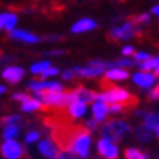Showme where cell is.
<instances>
[{"instance_id":"7","label":"cell","mask_w":159,"mask_h":159,"mask_svg":"<svg viewBox=\"0 0 159 159\" xmlns=\"http://www.w3.org/2000/svg\"><path fill=\"white\" fill-rule=\"evenodd\" d=\"M95 146H97L98 155L105 159H117L118 155H120V149H118L117 142H114V140H111V139H107V137L98 139Z\"/></svg>"},{"instance_id":"28","label":"cell","mask_w":159,"mask_h":159,"mask_svg":"<svg viewBox=\"0 0 159 159\" xmlns=\"http://www.w3.org/2000/svg\"><path fill=\"white\" fill-rule=\"evenodd\" d=\"M45 92H54V93L64 92V86H63V83L58 82V80H47Z\"/></svg>"},{"instance_id":"30","label":"cell","mask_w":159,"mask_h":159,"mask_svg":"<svg viewBox=\"0 0 159 159\" xmlns=\"http://www.w3.org/2000/svg\"><path fill=\"white\" fill-rule=\"evenodd\" d=\"M133 58H134L136 63H142V61H146V60L152 58V54L148 53V51H136Z\"/></svg>"},{"instance_id":"17","label":"cell","mask_w":159,"mask_h":159,"mask_svg":"<svg viewBox=\"0 0 159 159\" xmlns=\"http://www.w3.org/2000/svg\"><path fill=\"white\" fill-rule=\"evenodd\" d=\"M70 93V98H72V102L73 101H83V102H88V104H92L95 101V92L91 91V89H86L83 86H79L76 89H73Z\"/></svg>"},{"instance_id":"38","label":"cell","mask_w":159,"mask_h":159,"mask_svg":"<svg viewBox=\"0 0 159 159\" xmlns=\"http://www.w3.org/2000/svg\"><path fill=\"white\" fill-rule=\"evenodd\" d=\"M54 159H76V158H75L69 150H60V153H58Z\"/></svg>"},{"instance_id":"46","label":"cell","mask_w":159,"mask_h":159,"mask_svg":"<svg viewBox=\"0 0 159 159\" xmlns=\"http://www.w3.org/2000/svg\"><path fill=\"white\" fill-rule=\"evenodd\" d=\"M156 63H158V66H159V56L156 57Z\"/></svg>"},{"instance_id":"1","label":"cell","mask_w":159,"mask_h":159,"mask_svg":"<svg viewBox=\"0 0 159 159\" xmlns=\"http://www.w3.org/2000/svg\"><path fill=\"white\" fill-rule=\"evenodd\" d=\"M92 149V134L86 129L75 131L66 142V150L76 159H88Z\"/></svg>"},{"instance_id":"16","label":"cell","mask_w":159,"mask_h":159,"mask_svg":"<svg viewBox=\"0 0 159 159\" xmlns=\"http://www.w3.org/2000/svg\"><path fill=\"white\" fill-rule=\"evenodd\" d=\"M88 110H89V104L83 101H73L67 107V114L73 120H80L86 116Z\"/></svg>"},{"instance_id":"6","label":"cell","mask_w":159,"mask_h":159,"mask_svg":"<svg viewBox=\"0 0 159 159\" xmlns=\"http://www.w3.org/2000/svg\"><path fill=\"white\" fill-rule=\"evenodd\" d=\"M0 153L5 159H22L24 146L18 139L3 140V143L0 146Z\"/></svg>"},{"instance_id":"13","label":"cell","mask_w":159,"mask_h":159,"mask_svg":"<svg viewBox=\"0 0 159 159\" xmlns=\"http://www.w3.org/2000/svg\"><path fill=\"white\" fill-rule=\"evenodd\" d=\"M97 28H98V22L95 19H92V18H80L70 26V32L75 35H80L91 32V31Z\"/></svg>"},{"instance_id":"48","label":"cell","mask_w":159,"mask_h":159,"mask_svg":"<svg viewBox=\"0 0 159 159\" xmlns=\"http://www.w3.org/2000/svg\"><path fill=\"white\" fill-rule=\"evenodd\" d=\"M158 89H159V86H158Z\"/></svg>"},{"instance_id":"21","label":"cell","mask_w":159,"mask_h":159,"mask_svg":"<svg viewBox=\"0 0 159 159\" xmlns=\"http://www.w3.org/2000/svg\"><path fill=\"white\" fill-rule=\"evenodd\" d=\"M133 133H134V137L137 142H140V143H149L150 140L153 139V131L148 130L145 125L142 124L139 125V127H136L134 130H133Z\"/></svg>"},{"instance_id":"27","label":"cell","mask_w":159,"mask_h":159,"mask_svg":"<svg viewBox=\"0 0 159 159\" xmlns=\"http://www.w3.org/2000/svg\"><path fill=\"white\" fill-rule=\"evenodd\" d=\"M24 140L26 145H34V143H38L39 140H41V134H39L38 130H29V131H26Z\"/></svg>"},{"instance_id":"23","label":"cell","mask_w":159,"mask_h":159,"mask_svg":"<svg viewBox=\"0 0 159 159\" xmlns=\"http://www.w3.org/2000/svg\"><path fill=\"white\" fill-rule=\"evenodd\" d=\"M2 134H3V139H5V140L18 139V137H19V134H20L19 124H5Z\"/></svg>"},{"instance_id":"45","label":"cell","mask_w":159,"mask_h":159,"mask_svg":"<svg viewBox=\"0 0 159 159\" xmlns=\"http://www.w3.org/2000/svg\"><path fill=\"white\" fill-rule=\"evenodd\" d=\"M155 136H156V137H158V139H159V129H158V130H156V133H155Z\"/></svg>"},{"instance_id":"35","label":"cell","mask_w":159,"mask_h":159,"mask_svg":"<svg viewBox=\"0 0 159 159\" xmlns=\"http://www.w3.org/2000/svg\"><path fill=\"white\" fill-rule=\"evenodd\" d=\"M150 16H152V13H140L136 16L134 22L136 24H149L150 22Z\"/></svg>"},{"instance_id":"37","label":"cell","mask_w":159,"mask_h":159,"mask_svg":"<svg viewBox=\"0 0 159 159\" xmlns=\"http://www.w3.org/2000/svg\"><path fill=\"white\" fill-rule=\"evenodd\" d=\"M28 93H24V92H15L13 95H12V99L13 101H18L20 104V102H24L25 99H28Z\"/></svg>"},{"instance_id":"32","label":"cell","mask_w":159,"mask_h":159,"mask_svg":"<svg viewBox=\"0 0 159 159\" xmlns=\"http://www.w3.org/2000/svg\"><path fill=\"white\" fill-rule=\"evenodd\" d=\"M20 121V116L18 114H10V116L3 117V124H18Z\"/></svg>"},{"instance_id":"43","label":"cell","mask_w":159,"mask_h":159,"mask_svg":"<svg viewBox=\"0 0 159 159\" xmlns=\"http://www.w3.org/2000/svg\"><path fill=\"white\" fill-rule=\"evenodd\" d=\"M6 92H7V86H6V85H0V93L5 95Z\"/></svg>"},{"instance_id":"3","label":"cell","mask_w":159,"mask_h":159,"mask_svg":"<svg viewBox=\"0 0 159 159\" xmlns=\"http://www.w3.org/2000/svg\"><path fill=\"white\" fill-rule=\"evenodd\" d=\"M34 97L39 98L43 101L44 107H48V108H67L69 104L72 102V98H70V93L69 92H58V93H54V92H38V93H34Z\"/></svg>"},{"instance_id":"25","label":"cell","mask_w":159,"mask_h":159,"mask_svg":"<svg viewBox=\"0 0 159 159\" xmlns=\"http://www.w3.org/2000/svg\"><path fill=\"white\" fill-rule=\"evenodd\" d=\"M124 158L125 159H149L148 153H143L142 150L136 149V148H127L124 150Z\"/></svg>"},{"instance_id":"2","label":"cell","mask_w":159,"mask_h":159,"mask_svg":"<svg viewBox=\"0 0 159 159\" xmlns=\"http://www.w3.org/2000/svg\"><path fill=\"white\" fill-rule=\"evenodd\" d=\"M101 137H107L114 142H120L121 139H124L125 136H129L131 133L130 124L124 120H111L107 121L102 124V127L99 129Z\"/></svg>"},{"instance_id":"18","label":"cell","mask_w":159,"mask_h":159,"mask_svg":"<svg viewBox=\"0 0 159 159\" xmlns=\"http://www.w3.org/2000/svg\"><path fill=\"white\" fill-rule=\"evenodd\" d=\"M104 77H105V80L108 82H124L127 80L129 77H130V73L127 69H121V67H112V69H108L105 70L104 73Z\"/></svg>"},{"instance_id":"4","label":"cell","mask_w":159,"mask_h":159,"mask_svg":"<svg viewBox=\"0 0 159 159\" xmlns=\"http://www.w3.org/2000/svg\"><path fill=\"white\" fill-rule=\"evenodd\" d=\"M95 99H99V101H105L108 104H114V102H121V104H125L131 99L130 92L124 89V88L120 86H114L110 88V89H105L104 92H98L95 95Z\"/></svg>"},{"instance_id":"33","label":"cell","mask_w":159,"mask_h":159,"mask_svg":"<svg viewBox=\"0 0 159 159\" xmlns=\"http://www.w3.org/2000/svg\"><path fill=\"white\" fill-rule=\"evenodd\" d=\"M98 123L97 120H93V118H89V120H86V123H85V125H83V129H86L88 131H97L98 130Z\"/></svg>"},{"instance_id":"14","label":"cell","mask_w":159,"mask_h":159,"mask_svg":"<svg viewBox=\"0 0 159 159\" xmlns=\"http://www.w3.org/2000/svg\"><path fill=\"white\" fill-rule=\"evenodd\" d=\"M73 72L75 75L79 77H86V79H95V77L104 76L105 70L101 67H97V66H92V64H86V66H75Z\"/></svg>"},{"instance_id":"44","label":"cell","mask_w":159,"mask_h":159,"mask_svg":"<svg viewBox=\"0 0 159 159\" xmlns=\"http://www.w3.org/2000/svg\"><path fill=\"white\" fill-rule=\"evenodd\" d=\"M155 73H156V75H158V77H159V66H158V67H156V70H155Z\"/></svg>"},{"instance_id":"9","label":"cell","mask_w":159,"mask_h":159,"mask_svg":"<svg viewBox=\"0 0 159 159\" xmlns=\"http://www.w3.org/2000/svg\"><path fill=\"white\" fill-rule=\"evenodd\" d=\"M110 104L105 101H99V99H95V101L91 104V116L93 120H97L99 124H104L107 123L108 117H110Z\"/></svg>"},{"instance_id":"42","label":"cell","mask_w":159,"mask_h":159,"mask_svg":"<svg viewBox=\"0 0 159 159\" xmlns=\"http://www.w3.org/2000/svg\"><path fill=\"white\" fill-rule=\"evenodd\" d=\"M44 39H45L47 43H56V41H60V37H58V35H56V37L51 35V37H45Z\"/></svg>"},{"instance_id":"11","label":"cell","mask_w":159,"mask_h":159,"mask_svg":"<svg viewBox=\"0 0 159 159\" xmlns=\"http://www.w3.org/2000/svg\"><path fill=\"white\" fill-rule=\"evenodd\" d=\"M24 77H25V69L20 67V66H16V64L6 66V67L2 70V79H3L5 82L10 83V85L19 83Z\"/></svg>"},{"instance_id":"8","label":"cell","mask_w":159,"mask_h":159,"mask_svg":"<svg viewBox=\"0 0 159 159\" xmlns=\"http://www.w3.org/2000/svg\"><path fill=\"white\" fill-rule=\"evenodd\" d=\"M131 80L137 88L140 89H148L150 91L152 88H155L156 82H158V75L153 72H143V70H137L131 75Z\"/></svg>"},{"instance_id":"47","label":"cell","mask_w":159,"mask_h":159,"mask_svg":"<svg viewBox=\"0 0 159 159\" xmlns=\"http://www.w3.org/2000/svg\"><path fill=\"white\" fill-rule=\"evenodd\" d=\"M95 159H105V158H102V156H99V158H95Z\"/></svg>"},{"instance_id":"40","label":"cell","mask_w":159,"mask_h":159,"mask_svg":"<svg viewBox=\"0 0 159 159\" xmlns=\"http://www.w3.org/2000/svg\"><path fill=\"white\" fill-rule=\"evenodd\" d=\"M64 54V50H50V51H45V56H63Z\"/></svg>"},{"instance_id":"41","label":"cell","mask_w":159,"mask_h":159,"mask_svg":"<svg viewBox=\"0 0 159 159\" xmlns=\"http://www.w3.org/2000/svg\"><path fill=\"white\" fill-rule=\"evenodd\" d=\"M150 13L153 15V16H156L159 19V3L158 5H155V6H152V9H150Z\"/></svg>"},{"instance_id":"36","label":"cell","mask_w":159,"mask_h":159,"mask_svg":"<svg viewBox=\"0 0 159 159\" xmlns=\"http://www.w3.org/2000/svg\"><path fill=\"white\" fill-rule=\"evenodd\" d=\"M60 76H61L63 80L70 82V80H73V77L76 76V75H75V72H73V69H66V70H63V72L60 73Z\"/></svg>"},{"instance_id":"5","label":"cell","mask_w":159,"mask_h":159,"mask_svg":"<svg viewBox=\"0 0 159 159\" xmlns=\"http://www.w3.org/2000/svg\"><path fill=\"white\" fill-rule=\"evenodd\" d=\"M136 25L137 24H136L134 20H125L124 24L110 29V37L117 39V41H129L137 32V26Z\"/></svg>"},{"instance_id":"26","label":"cell","mask_w":159,"mask_h":159,"mask_svg":"<svg viewBox=\"0 0 159 159\" xmlns=\"http://www.w3.org/2000/svg\"><path fill=\"white\" fill-rule=\"evenodd\" d=\"M158 67V63H156V57H152L146 61L137 63V69L139 70H143V72H155Z\"/></svg>"},{"instance_id":"19","label":"cell","mask_w":159,"mask_h":159,"mask_svg":"<svg viewBox=\"0 0 159 159\" xmlns=\"http://www.w3.org/2000/svg\"><path fill=\"white\" fill-rule=\"evenodd\" d=\"M43 107H44L43 101L37 97H29L28 99H25L24 102H20V111H22V112H26V114L35 112V111L41 110Z\"/></svg>"},{"instance_id":"10","label":"cell","mask_w":159,"mask_h":159,"mask_svg":"<svg viewBox=\"0 0 159 159\" xmlns=\"http://www.w3.org/2000/svg\"><path fill=\"white\" fill-rule=\"evenodd\" d=\"M37 150L39 152L41 156H44V158H47V159H54L60 153L58 145L51 137H45V139L39 140L38 143H37Z\"/></svg>"},{"instance_id":"22","label":"cell","mask_w":159,"mask_h":159,"mask_svg":"<svg viewBox=\"0 0 159 159\" xmlns=\"http://www.w3.org/2000/svg\"><path fill=\"white\" fill-rule=\"evenodd\" d=\"M48 67H51V61L50 60H38V61H34L29 67V72L34 76H41Z\"/></svg>"},{"instance_id":"39","label":"cell","mask_w":159,"mask_h":159,"mask_svg":"<svg viewBox=\"0 0 159 159\" xmlns=\"http://www.w3.org/2000/svg\"><path fill=\"white\" fill-rule=\"evenodd\" d=\"M148 95H149V98L152 99V101H156V99H159V89H158V86H156V88H152Z\"/></svg>"},{"instance_id":"24","label":"cell","mask_w":159,"mask_h":159,"mask_svg":"<svg viewBox=\"0 0 159 159\" xmlns=\"http://www.w3.org/2000/svg\"><path fill=\"white\" fill-rule=\"evenodd\" d=\"M45 86H47V80H44V79H41V80H29L28 85H26V88H28L29 92H32V93H38V92H44L45 91Z\"/></svg>"},{"instance_id":"31","label":"cell","mask_w":159,"mask_h":159,"mask_svg":"<svg viewBox=\"0 0 159 159\" xmlns=\"http://www.w3.org/2000/svg\"><path fill=\"white\" fill-rule=\"evenodd\" d=\"M123 111H124V104H121V102L110 104V112L112 114V116H120Z\"/></svg>"},{"instance_id":"15","label":"cell","mask_w":159,"mask_h":159,"mask_svg":"<svg viewBox=\"0 0 159 159\" xmlns=\"http://www.w3.org/2000/svg\"><path fill=\"white\" fill-rule=\"evenodd\" d=\"M18 15L15 12H9V10H3L0 13V29L2 31H6V32H12L16 29V25H18Z\"/></svg>"},{"instance_id":"20","label":"cell","mask_w":159,"mask_h":159,"mask_svg":"<svg viewBox=\"0 0 159 159\" xmlns=\"http://www.w3.org/2000/svg\"><path fill=\"white\" fill-rule=\"evenodd\" d=\"M142 124L145 125L148 130L156 133V130L159 129V112H155V111H148L143 114V123Z\"/></svg>"},{"instance_id":"29","label":"cell","mask_w":159,"mask_h":159,"mask_svg":"<svg viewBox=\"0 0 159 159\" xmlns=\"http://www.w3.org/2000/svg\"><path fill=\"white\" fill-rule=\"evenodd\" d=\"M57 75H60V70H58L57 67H54V66H51V67H48L45 72L41 75V79H44V80H48V79H53V77H56Z\"/></svg>"},{"instance_id":"12","label":"cell","mask_w":159,"mask_h":159,"mask_svg":"<svg viewBox=\"0 0 159 159\" xmlns=\"http://www.w3.org/2000/svg\"><path fill=\"white\" fill-rule=\"evenodd\" d=\"M9 37L12 41H19V43L28 44V45H34V44H38L41 41V37H38L37 34L31 32V31H26V29H19V28L12 31L9 34Z\"/></svg>"},{"instance_id":"34","label":"cell","mask_w":159,"mask_h":159,"mask_svg":"<svg viewBox=\"0 0 159 159\" xmlns=\"http://www.w3.org/2000/svg\"><path fill=\"white\" fill-rule=\"evenodd\" d=\"M136 50H134V45H131V44H125L124 47L121 48V54H123V57H130V56H134Z\"/></svg>"}]
</instances>
